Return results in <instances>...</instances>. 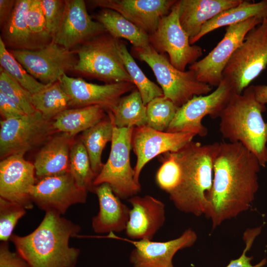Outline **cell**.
Wrapping results in <instances>:
<instances>
[{"instance_id": "ba28073f", "label": "cell", "mask_w": 267, "mask_h": 267, "mask_svg": "<svg viewBox=\"0 0 267 267\" xmlns=\"http://www.w3.org/2000/svg\"><path fill=\"white\" fill-rule=\"evenodd\" d=\"M113 122V135L109 158L95 178L93 185L107 183L120 199H127L141 190L134 179L130 162L133 128H119L114 123L111 111L107 112Z\"/></svg>"}, {"instance_id": "4fadbf2b", "label": "cell", "mask_w": 267, "mask_h": 267, "mask_svg": "<svg viewBox=\"0 0 267 267\" xmlns=\"http://www.w3.org/2000/svg\"><path fill=\"white\" fill-rule=\"evenodd\" d=\"M264 19L254 17L227 26L217 46L205 57L190 65L189 70L194 72L199 81L218 87L223 78V70L235 50L247 33L261 24Z\"/></svg>"}, {"instance_id": "9a60e30c", "label": "cell", "mask_w": 267, "mask_h": 267, "mask_svg": "<svg viewBox=\"0 0 267 267\" xmlns=\"http://www.w3.org/2000/svg\"><path fill=\"white\" fill-rule=\"evenodd\" d=\"M196 135L189 132L170 133L157 131L146 125L134 127L132 147L136 156L134 179L137 183L144 166L157 156L177 152L193 140Z\"/></svg>"}, {"instance_id": "e575fe53", "label": "cell", "mask_w": 267, "mask_h": 267, "mask_svg": "<svg viewBox=\"0 0 267 267\" xmlns=\"http://www.w3.org/2000/svg\"><path fill=\"white\" fill-rule=\"evenodd\" d=\"M147 126L166 131L179 108L164 95L157 97L146 105Z\"/></svg>"}, {"instance_id": "4dcf8cb0", "label": "cell", "mask_w": 267, "mask_h": 267, "mask_svg": "<svg viewBox=\"0 0 267 267\" xmlns=\"http://www.w3.org/2000/svg\"><path fill=\"white\" fill-rule=\"evenodd\" d=\"M32 102L36 111L46 119L52 121L69 108L70 98L57 81L46 85L42 90L33 94Z\"/></svg>"}, {"instance_id": "d6a6232c", "label": "cell", "mask_w": 267, "mask_h": 267, "mask_svg": "<svg viewBox=\"0 0 267 267\" xmlns=\"http://www.w3.org/2000/svg\"><path fill=\"white\" fill-rule=\"evenodd\" d=\"M120 50L126 70L139 91L144 105H146L154 98L164 95L162 89L145 76L128 51L126 45L121 41Z\"/></svg>"}, {"instance_id": "4316f807", "label": "cell", "mask_w": 267, "mask_h": 267, "mask_svg": "<svg viewBox=\"0 0 267 267\" xmlns=\"http://www.w3.org/2000/svg\"><path fill=\"white\" fill-rule=\"evenodd\" d=\"M105 111L99 105L68 108L52 120V126L56 132L67 133L74 137L105 118Z\"/></svg>"}, {"instance_id": "52a82bcc", "label": "cell", "mask_w": 267, "mask_h": 267, "mask_svg": "<svg viewBox=\"0 0 267 267\" xmlns=\"http://www.w3.org/2000/svg\"><path fill=\"white\" fill-rule=\"evenodd\" d=\"M267 66V18L251 29L225 66L223 78L241 94Z\"/></svg>"}, {"instance_id": "cb8c5ba5", "label": "cell", "mask_w": 267, "mask_h": 267, "mask_svg": "<svg viewBox=\"0 0 267 267\" xmlns=\"http://www.w3.org/2000/svg\"><path fill=\"white\" fill-rule=\"evenodd\" d=\"M243 0H180L178 16L189 40L200 32L203 26L215 16L238 5Z\"/></svg>"}, {"instance_id": "74e56055", "label": "cell", "mask_w": 267, "mask_h": 267, "mask_svg": "<svg viewBox=\"0 0 267 267\" xmlns=\"http://www.w3.org/2000/svg\"><path fill=\"white\" fill-rule=\"evenodd\" d=\"M22 206L0 197V240L8 242L19 220L26 213Z\"/></svg>"}, {"instance_id": "44dd1931", "label": "cell", "mask_w": 267, "mask_h": 267, "mask_svg": "<svg viewBox=\"0 0 267 267\" xmlns=\"http://www.w3.org/2000/svg\"><path fill=\"white\" fill-rule=\"evenodd\" d=\"M132 205L125 233L131 240H152L166 221L165 205L149 195L128 199Z\"/></svg>"}, {"instance_id": "d4e9b609", "label": "cell", "mask_w": 267, "mask_h": 267, "mask_svg": "<svg viewBox=\"0 0 267 267\" xmlns=\"http://www.w3.org/2000/svg\"><path fill=\"white\" fill-rule=\"evenodd\" d=\"M32 0H16L13 12L1 29L0 38L9 49H38L34 43L26 20Z\"/></svg>"}, {"instance_id": "277c9868", "label": "cell", "mask_w": 267, "mask_h": 267, "mask_svg": "<svg viewBox=\"0 0 267 267\" xmlns=\"http://www.w3.org/2000/svg\"><path fill=\"white\" fill-rule=\"evenodd\" d=\"M266 105L256 98L254 85L241 94L234 92L219 118L223 138L240 142L258 158L262 167L267 164V122L263 117Z\"/></svg>"}, {"instance_id": "f1b7e54d", "label": "cell", "mask_w": 267, "mask_h": 267, "mask_svg": "<svg viewBox=\"0 0 267 267\" xmlns=\"http://www.w3.org/2000/svg\"><path fill=\"white\" fill-rule=\"evenodd\" d=\"M112 135L113 122L108 115L83 132L81 137L89 154L92 169L97 176L103 166L101 161L102 151L106 144L111 141Z\"/></svg>"}, {"instance_id": "f6af8a7d", "label": "cell", "mask_w": 267, "mask_h": 267, "mask_svg": "<svg viewBox=\"0 0 267 267\" xmlns=\"http://www.w3.org/2000/svg\"><path fill=\"white\" fill-rule=\"evenodd\" d=\"M254 89L257 100L266 105L267 103V85L254 86Z\"/></svg>"}, {"instance_id": "7a4b0ae2", "label": "cell", "mask_w": 267, "mask_h": 267, "mask_svg": "<svg viewBox=\"0 0 267 267\" xmlns=\"http://www.w3.org/2000/svg\"><path fill=\"white\" fill-rule=\"evenodd\" d=\"M81 227L53 211H46L39 226L31 233L10 238L16 252L30 267H75L79 249L69 246Z\"/></svg>"}, {"instance_id": "7402d4cb", "label": "cell", "mask_w": 267, "mask_h": 267, "mask_svg": "<svg viewBox=\"0 0 267 267\" xmlns=\"http://www.w3.org/2000/svg\"><path fill=\"white\" fill-rule=\"evenodd\" d=\"M99 203V211L92 219L93 230L97 233H119L125 231L130 209L113 192L107 183L94 187Z\"/></svg>"}, {"instance_id": "f546056e", "label": "cell", "mask_w": 267, "mask_h": 267, "mask_svg": "<svg viewBox=\"0 0 267 267\" xmlns=\"http://www.w3.org/2000/svg\"><path fill=\"white\" fill-rule=\"evenodd\" d=\"M111 113L114 123L119 128L146 125V106L136 89L122 96Z\"/></svg>"}, {"instance_id": "6da1fadb", "label": "cell", "mask_w": 267, "mask_h": 267, "mask_svg": "<svg viewBox=\"0 0 267 267\" xmlns=\"http://www.w3.org/2000/svg\"><path fill=\"white\" fill-rule=\"evenodd\" d=\"M261 166L240 142H216L213 179L206 217L214 230L227 220L247 211L259 189Z\"/></svg>"}, {"instance_id": "d590c367", "label": "cell", "mask_w": 267, "mask_h": 267, "mask_svg": "<svg viewBox=\"0 0 267 267\" xmlns=\"http://www.w3.org/2000/svg\"><path fill=\"white\" fill-rule=\"evenodd\" d=\"M27 23L32 39L38 49L52 41L46 27L41 0H32L26 14Z\"/></svg>"}, {"instance_id": "484cf974", "label": "cell", "mask_w": 267, "mask_h": 267, "mask_svg": "<svg viewBox=\"0 0 267 267\" xmlns=\"http://www.w3.org/2000/svg\"><path fill=\"white\" fill-rule=\"evenodd\" d=\"M254 17L267 18V0L257 2L242 0L238 5L222 11L205 23L199 34L189 40L190 44H194L203 36L218 28L227 27Z\"/></svg>"}, {"instance_id": "7c38bea8", "label": "cell", "mask_w": 267, "mask_h": 267, "mask_svg": "<svg viewBox=\"0 0 267 267\" xmlns=\"http://www.w3.org/2000/svg\"><path fill=\"white\" fill-rule=\"evenodd\" d=\"M9 50L31 76L45 85L58 81L73 71L78 61L75 50L53 42L39 49Z\"/></svg>"}, {"instance_id": "7bdbcfd3", "label": "cell", "mask_w": 267, "mask_h": 267, "mask_svg": "<svg viewBox=\"0 0 267 267\" xmlns=\"http://www.w3.org/2000/svg\"><path fill=\"white\" fill-rule=\"evenodd\" d=\"M0 113L2 120L17 118L26 114L11 99L0 91Z\"/></svg>"}, {"instance_id": "5b68a950", "label": "cell", "mask_w": 267, "mask_h": 267, "mask_svg": "<svg viewBox=\"0 0 267 267\" xmlns=\"http://www.w3.org/2000/svg\"><path fill=\"white\" fill-rule=\"evenodd\" d=\"M120 43L108 32L84 43L75 50L78 61L73 71L106 84L133 83L121 55Z\"/></svg>"}, {"instance_id": "5bb4252c", "label": "cell", "mask_w": 267, "mask_h": 267, "mask_svg": "<svg viewBox=\"0 0 267 267\" xmlns=\"http://www.w3.org/2000/svg\"><path fill=\"white\" fill-rule=\"evenodd\" d=\"M58 81L70 98L69 107L99 105L106 112H112L124 94L136 89L131 82L98 85L88 83L81 78L69 77L66 74Z\"/></svg>"}, {"instance_id": "8d00e7d4", "label": "cell", "mask_w": 267, "mask_h": 267, "mask_svg": "<svg viewBox=\"0 0 267 267\" xmlns=\"http://www.w3.org/2000/svg\"><path fill=\"white\" fill-rule=\"evenodd\" d=\"M0 91L13 100L26 114L34 113L36 110L32 104V95L28 90L0 68Z\"/></svg>"}, {"instance_id": "30bf717a", "label": "cell", "mask_w": 267, "mask_h": 267, "mask_svg": "<svg viewBox=\"0 0 267 267\" xmlns=\"http://www.w3.org/2000/svg\"><path fill=\"white\" fill-rule=\"evenodd\" d=\"M179 0H177L169 13L160 21L156 30L149 35L151 46L158 53H168L171 64L185 71L202 55V48L191 45L189 37L182 28L178 16Z\"/></svg>"}, {"instance_id": "8992f818", "label": "cell", "mask_w": 267, "mask_h": 267, "mask_svg": "<svg viewBox=\"0 0 267 267\" xmlns=\"http://www.w3.org/2000/svg\"><path fill=\"white\" fill-rule=\"evenodd\" d=\"M134 56L152 69L165 96L180 107L194 96L206 95L213 87L199 81L191 70L180 71L170 63L164 54L157 52L150 44L132 48Z\"/></svg>"}, {"instance_id": "9c48e42d", "label": "cell", "mask_w": 267, "mask_h": 267, "mask_svg": "<svg viewBox=\"0 0 267 267\" xmlns=\"http://www.w3.org/2000/svg\"><path fill=\"white\" fill-rule=\"evenodd\" d=\"M0 157L24 155L44 144L56 132L52 121L46 119L38 111L30 114L0 122Z\"/></svg>"}, {"instance_id": "1f68e13d", "label": "cell", "mask_w": 267, "mask_h": 267, "mask_svg": "<svg viewBox=\"0 0 267 267\" xmlns=\"http://www.w3.org/2000/svg\"><path fill=\"white\" fill-rule=\"evenodd\" d=\"M69 173L79 187L94 192L93 181L97 175L92 169L89 154L81 137L74 140L70 149Z\"/></svg>"}, {"instance_id": "60d3db41", "label": "cell", "mask_w": 267, "mask_h": 267, "mask_svg": "<svg viewBox=\"0 0 267 267\" xmlns=\"http://www.w3.org/2000/svg\"><path fill=\"white\" fill-rule=\"evenodd\" d=\"M261 230V226L248 228L245 230L243 236L245 247L241 255L236 259L231 260L226 267H263L266 264L267 260L264 259L258 264L253 266L251 263L253 257L246 255L247 252L251 249L255 238L260 234Z\"/></svg>"}, {"instance_id": "f35d334b", "label": "cell", "mask_w": 267, "mask_h": 267, "mask_svg": "<svg viewBox=\"0 0 267 267\" xmlns=\"http://www.w3.org/2000/svg\"><path fill=\"white\" fill-rule=\"evenodd\" d=\"M162 165L156 175V181L160 189L170 193L177 185L179 169L174 152H168L160 156Z\"/></svg>"}, {"instance_id": "ee69618b", "label": "cell", "mask_w": 267, "mask_h": 267, "mask_svg": "<svg viewBox=\"0 0 267 267\" xmlns=\"http://www.w3.org/2000/svg\"><path fill=\"white\" fill-rule=\"evenodd\" d=\"M15 0H0V25L2 27L10 17L14 8Z\"/></svg>"}, {"instance_id": "603a6c76", "label": "cell", "mask_w": 267, "mask_h": 267, "mask_svg": "<svg viewBox=\"0 0 267 267\" xmlns=\"http://www.w3.org/2000/svg\"><path fill=\"white\" fill-rule=\"evenodd\" d=\"M58 133L44 143L35 157L33 164L39 179L69 172L70 152L74 137Z\"/></svg>"}, {"instance_id": "b9f144b4", "label": "cell", "mask_w": 267, "mask_h": 267, "mask_svg": "<svg viewBox=\"0 0 267 267\" xmlns=\"http://www.w3.org/2000/svg\"><path fill=\"white\" fill-rule=\"evenodd\" d=\"M0 267H30V266L19 253L10 250L8 242L1 241Z\"/></svg>"}, {"instance_id": "3957f363", "label": "cell", "mask_w": 267, "mask_h": 267, "mask_svg": "<svg viewBox=\"0 0 267 267\" xmlns=\"http://www.w3.org/2000/svg\"><path fill=\"white\" fill-rule=\"evenodd\" d=\"M215 146L216 142L202 144L192 140L174 152L179 178L168 194L179 211L197 217L207 215L213 185Z\"/></svg>"}, {"instance_id": "83f0119b", "label": "cell", "mask_w": 267, "mask_h": 267, "mask_svg": "<svg viewBox=\"0 0 267 267\" xmlns=\"http://www.w3.org/2000/svg\"><path fill=\"white\" fill-rule=\"evenodd\" d=\"M93 17L115 38L126 39L134 47L144 48L150 45L147 33L115 10L102 8Z\"/></svg>"}, {"instance_id": "ffe728a7", "label": "cell", "mask_w": 267, "mask_h": 267, "mask_svg": "<svg viewBox=\"0 0 267 267\" xmlns=\"http://www.w3.org/2000/svg\"><path fill=\"white\" fill-rule=\"evenodd\" d=\"M176 0H92V7L110 9L121 14L141 30L150 35L160 20L170 12Z\"/></svg>"}, {"instance_id": "ab89813d", "label": "cell", "mask_w": 267, "mask_h": 267, "mask_svg": "<svg viewBox=\"0 0 267 267\" xmlns=\"http://www.w3.org/2000/svg\"><path fill=\"white\" fill-rule=\"evenodd\" d=\"M41 4L46 27L53 38L63 15L65 0H41Z\"/></svg>"}, {"instance_id": "2e32d148", "label": "cell", "mask_w": 267, "mask_h": 267, "mask_svg": "<svg viewBox=\"0 0 267 267\" xmlns=\"http://www.w3.org/2000/svg\"><path fill=\"white\" fill-rule=\"evenodd\" d=\"M87 192L77 185L69 172L39 179L31 190L30 197L40 209L63 215L71 206L85 203Z\"/></svg>"}, {"instance_id": "e0dca14e", "label": "cell", "mask_w": 267, "mask_h": 267, "mask_svg": "<svg viewBox=\"0 0 267 267\" xmlns=\"http://www.w3.org/2000/svg\"><path fill=\"white\" fill-rule=\"evenodd\" d=\"M110 238L125 241L134 246L129 256L133 267H175L173 259L178 251L193 246L197 239L191 228L186 229L178 237L166 241L134 240L109 233Z\"/></svg>"}, {"instance_id": "d6986e66", "label": "cell", "mask_w": 267, "mask_h": 267, "mask_svg": "<svg viewBox=\"0 0 267 267\" xmlns=\"http://www.w3.org/2000/svg\"><path fill=\"white\" fill-rule=\"evenodd\" d=\"M36 177L34 164L24 155H12L1 160L0 197L32 209L30 191L37 182Z\"/></svg>"}, {"instance_id": "836d02e7", "label": "cell", "mask_w": 267, "mask_h": 267, "mask_svg": "<svg viewBox=\"0 0 267 267\" xmlns=\"http://www.w3.org/2000/svg\"><path fill=\"white\" fill-rule=\"evenodd\" d=\"M0 68L31 93H36L46 85L31 76L12 55L0 38Z\"/></svg>"}, {"instance_id": "ac0fdd59", "label": "cell", "mask_w": 267, "mask_h": 267, "mask_svg": "<svg viewBox=\"0 0 267 267\" xmlns=\"http://www.w3.org/2000/svg\"><path fill=\"white\" fill-rule=\"evenodd\" d=\"M63 15L52 42L69 49L107 32L89 14L83 0H66Z\"/></svg>"}, {"instance_id": "8fae6325", "label": "cell", "mask_w": 267, "mask_h": 267, "mask_svg": "<svg viewBox=\"0 0 267 267\" xmlns=\"http://www.w3.org/2000/svg\"><path fill=\"white\" fill-rule=\"evenodd\" d=\"M234 92L231 84L223 78L213 92L194 96L180 107L166 132L206 136L208 130L202 123L203 118L207 115L213 119L219 118Z\"/></svg>"}]
</instances>
